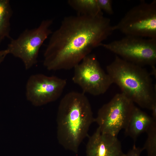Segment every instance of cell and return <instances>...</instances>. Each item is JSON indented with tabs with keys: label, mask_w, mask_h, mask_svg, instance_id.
<instances>
[{
	"label": "cell",
	"mask_w": 156,
	"mask_h": 156,
	"mask_svg": "<svg viewBox=\"0 0 156 156\" xmlns=\"http://www.w3.org/2000/svg\"><path fill=\"white\" fill-rule=\"evenodd\" d=\"M13 12L9 0H0V44L5 38L11 39L10 19Z\"/></svg>",
	"instance_id": "4fadbf2b"
},
{
	"label": "cell",
	"mask_w": 156,
	"mask_h": 156,
	"mask_svg": "<svg viewBox=\"0 0 156 156\" xmlns=\"http://www.w3.org/2000/svg\"><path fill=\"white\" fill-rule=\"evenodd\" d=\"M100 9L109 15H112L114 11L112 7V1L111 0H97Z\"/></svg>",
	"instance_id": "9a60e30c"
},
{
	"label": "cell",
	"mask_w": 156,
	"mask_h": 156,
	"mask_svg": "<svg viewBox=\"0 0 156 156\" xmlns=\"http://www.w3.org/2000/svg\"><path fill=\"white\" fill-rule=\"evenodd\" d=\"M53 23L52 19L43 20L37 27L26 29L17 38H11L6 49L9 54L21 59L26 70L31 68L37 62L41 46L53 32Z\"/></svg>",
	"instance_id": "277c9868"
},
{
	"label": "cell",
	"mask_w": 156,
	"mask_h": 156,
	"mask_svg": "<svg viewBox=\"0 0 156 156\" xmlns=\"http://www.w3.org/2000/svg\"><path fill=\"white\" fill-rule=\"evenodd\" d=\"M74 68L72 80L84 93L99 95L105 93L113 84L94 54H90L86 56Z\"/></svg>",
	"instance_id": "ba28073f"
},
{
	"label": "cell",
	"mask_w": 156,
	"mask_h": 156,
	"mask_svg": "<svg viewBox=\"0 0 156 156\" xmlns=\"http://www.w3.org/2000/svg\"><path fill=\"white\" fill-rule=\"evenodd\" d=\"M151 110L152 112V117L154 120L156 121V103L153 105Z\"/></svg>",
	"instance_id": "e0dca14e"
},
{
	"label": "cell",
	"mask_w": 156,
	"mask_h": 156,
	"mask_svg": "<svg viewBox=\"0 0 156 156\" xmlns=\"http://www.w3.org/2000/svg\"><path fill=\"white\" fill-rule=\"evenodd\" d=\"M101 46L128 62L142 66L153 67L156 63V38L126 36L120 40Z\"/></svg>",
	"instance_id": "5b68a950"
},
{
	"label": "cell",
	"mask_w": 156,
	"mask_h": 156,
	"mask_svg": "<svg viewBox=\"0 0 156 156\" xmlns=\"http://www.w3.org/2000/svg\"><path fill=\"white\" fill-rule=\"evenodd\" d=\"M155 121L152 117L135 106L124 129L125 134L135 141Z\"/></svg>",
	"instance_id": "8fae6325"
},
{
	"label": "cell",
	"mask_w": 156,
	"mask_h": 156,
	"mask_svg": "<svg viewBox=\"0 0 156 156\" xmlns=\"http://www.w3.org/2000/svg\"><path fill=\"white\" fill-rule=\"evenodd\" d=\"M57 122L59 143L65 149L77 153L94 122L90 103L84 93L72 91L65 95L59 105Z\"/></svg>",
	"instance_id": "7a4b0ae2"
},
{
	"label": "cell",
	"mask_w": 156,
	"mask_h": 156,
	"mask_svg": "<svg viewBox=\"0 0 156 156\" xmlns=\"http://www.w3.org/2000/svg\"><path fill=\"white\" fill-rule=\"evenodd\" d=\"M86 156H124L117 137L102 133L98 127L89 138Z\"/></svg>",
	"instance_id": "30bf717a"
},
{
	"label": "cell",
	"mask_w": 156,
	"mask_h": 156,
	"mask_svg": "<svg viewBox=\"0 0 156 156\" xmlns=\"http://www.w3.org/2000/svg\"><path fill=\"white\" fill-rule=\"evenodd\" d=\"M66 83V79L56 76L40 73L32 75L26 85V98L36 106L55 101L62 94Z\"/></svg>",
	"instance_id": "9c48e42d"
},
{
	"label": "cell",
	"mask_w": 156,
	"mask_h": 156,
	"mask_svg": "<svg viewBox=\"0 0 156 156\" xmlns=\"http://www.w3.org/2000/svg\"><path fill=\"white\" fill-rule=\"evenodd\" d=\"M135 106L123 93H118L99 109L94 122L102 133L117 137L125 127Z\"/></svg>",
	"instance_id": "52a82bcc"
},
{
	"label": "cell",
	"mask_w": 156,
	"mask_h": 156,
	"mask_svg": "<svg viewBox=\"0 0 156 156\" xmlns=\"http://www.w3.org/2000/svg\"><path fill=\"white\" fill-rule=\"evenodd\" d=\"M126 36L156 38V1H142L130 9L113 26Z\"/></svg>",
	"instance_id": "8992f818"
},
{
	"label": "cell",
	"mask_w": 156,
	"mask_h": 156,
	"mask_svg": "<svg viewBox=\"0 0 156 156\" xmlns=\"http://www.w3.org/2000/svg\"><path fill=\"white\" fill-rule=\"evenodd\" d=\"M110 19L77 15L64 18L51 34L44 54L43 65L49 70L71 69L114 31Z\"/></svg>",
	"instance_id": "6da1fadb"
},
{
	"label": "cell",
	"mask_w": 156,
	"mask_h": 156,
	"mask_svg": "<svg viewBox=\"0 0 156 156\" xmlns=\"http://www.w3.org/2000/svg\"><path fill=\"white\" fill-rule=\"evenodd\" d=\"M144 150L143 148L137 147L134 144L132 148L124 156H140L141 153Z\"/></svg>",
	"instance_id": "2e32d148"
},
{
	"label": "cell",
	"mask_w": 156,
	"mask_h": 156,
	"mask_svg": "<svg viewBox=\"0 0 156 156\" xmlns=\"http://www.w3.org/2000/svg\"><path fill=\"white\" fill-rule=\"evenodd\" d=\"M147 137L143 147L147 151V156H156V121L154 122L146 132Z\"/></svg>",
	"instance_id": "5bb4252c"
},
{
	"label": "cell",
	"mask_w": 156,
	"mask_h": 156,
	"mask_svg": "<svg viewBox=\"0 0 156 156\" xmlns=\"http://www.w3.org/2000/svg\"><path fill=\"white\" fill-rule=\"evenodd\" d=\"M106 70L113 83L116 84L134 103L151 110L156 103V87L151 74L142 66L116 55L107 66Z\"/></svg>",
	"instance_id": "3957f363"
},
{
	"label": "cell",
	"mask_w": 156,
	"mask_h": 156,
	"mask_svg": "<svg viewBox=\"0 0 156 156\" xmlns=\"http://www.w3.org/2000/svg\"><path fill=\"white\" fill-rule=\"evenodd\" d=\"M68 3L77 15L94 17L103 15L97 0H69Z\"/></svg>",
	"instance_id": "7c38bea8"
}]
</instances>
